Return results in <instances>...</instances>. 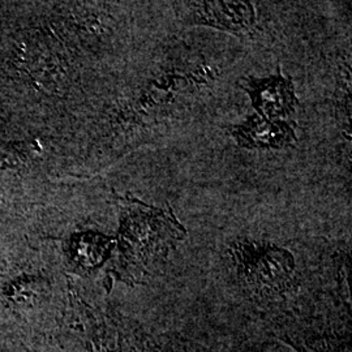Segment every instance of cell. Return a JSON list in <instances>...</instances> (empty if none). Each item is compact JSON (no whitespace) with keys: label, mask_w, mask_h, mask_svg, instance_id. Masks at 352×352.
<instances>
[{"label":"cell","mask_w":352,"mask_h":352,"mask_svg":"<svg viewBox=\"0 0 352 352\" xmlns=\"http://www.w3.org/2000/svg\"><path fill=\"white\" fill-rule=\"evenodd\" d=\"M122 205L119 232L120 270L126 282H142L164 264L187 231L171 208L160 209L136 199Z\"/></svg>","instance_id":"1"},{"label":"cell","mask_w":352,"mask_h":352,"mask_svg":"<svg viewBox=\"0 0 352 352\" xmlns=\"http://www.w3.org/2000/svg\"><path fill=\"white\" fill-rule=\"evenodd\" d=\"M235 257L245 282L254 291L263 294L285 291L295 269L292 254L273 245L240 244Z\"/></svg>","instance_id":"2"},{"label":"cell","mask_w":352,"mask_h":352,"mask_svg":"<svg viewBox=\"0 0 352 352\" xmlns=\"http://www.w3.org/2000/svg\"><path fill=\"white\" fill-rule=\"evenodd\" d=\"M189 23L213 26L235 34L245 33L256 24L251 3L241 1H202L190 3Z\"/></svg>","instance_id":"5"},{"label":"cell","mask_w":352,"mask_h":352,"mask_svg":"<svg viewBox=\"0 0 352 352\" xmlns=\"http://www.w3.org/2000/svg\"><path fill=\"white\" fill-rule=\"evenodd\" d=\"M286 342L298 352H349L346 344L338 346L337 343H333L331 340L325 338L318 340H305V338H286Z\"/></svg>","instance_id":"7"},{"label":"cell","mask_w":352,"mask_h":352,"mask_svg":"<svg viewBox=\"0 0 352 352\" xmlns=\"http://www.w3.org/2000/svg\"><path fill=\"white\" fill-rule=\"evenodd\" d=\"M109 239L100 235H84L75 241V254L77 261L85 266L100 264L104 253L109 250Z\"/></svg>","instance_id":"6"},{"label":"cell","mask_w":352,"mask_h":352,"mask_svg":"<svg viewBox=\"0 0 352 352\" xmlns=\"http://www.w3.org/2000/svg\"><path fill=\"white\" fill-rule=\"evenodd\" d=\"M231 135L245 149H283L296 141L295 124L289 120H269L250 116L243 124L231 126Z\"/></svg>","instance_id":"4"},{"label":"cell","mask_w":352,"mask_h":352,"mask_svg":"<svg viewBox=\"0 0 352 352\" xmlns=\"http://www.w3.org/2000/svg\"><path fill=\"white\" fill-rule=\"evenodd\" d=\"M238 85L251 97L254 110L269 120H287L299 104L291 77L282 75L279 68L277 75L267 78L241 77Z\"/></svg>","instance_id":"3"}]
</instances>
